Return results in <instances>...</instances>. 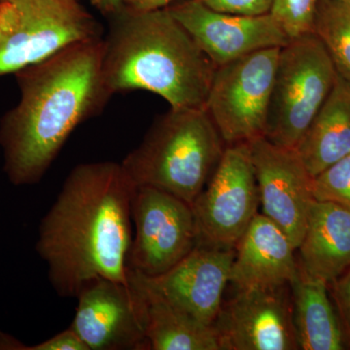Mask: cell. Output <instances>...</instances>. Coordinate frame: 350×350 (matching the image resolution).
Listing matches in <instances>:
<instances>
[{"label": "cell", "instance_id": "cell-1", "mask_svg": "<svg viewBox=\"0 0 350 350\" xmlns=\"http://www.w3.org/2000/svg\"><path fill=\"white\" fill-rule=\"evenodd\" d=\"M135 187L121 163H80L69 172L36 243L59 297L76 298L98 278L129 282Z\"/></svg>", "mask_w": 350, "mask_h": 350}, {"label": "cell", "instance_id": "cell-2", "mask_svg": "<svg viewBox=\"0 0 350 350\" xmlns=\"http://www.w3.org/2000/svg\"><path fill=\"white\" fill-rule=\"evenodd\" d=\"M103 38L83 41L15 73L20 100L0 120L3 170L15 186L38 184L73 131L111 98Z\"/></svg>", "mask_w": 350, "mask_h": 350}, {"label": "cell", "instance_id": "cell-3", "mask_svg": "<svg viewBox=\"0 0 350 350\" xmlns=\"http://www.w3.org/2000/svg\"><path fill=\"white\" fill-rule=\"evenodd\" d=\"M110 17L103 70L112 94L144 90L170 108L204 107L217 66L167 8Z\"/></svg>", "mask_w": 350, "mask_h": 350}, {"label": "cell", "instance_id": "cell-4", "mask_svg": "<svg viewBox=\"0 0 350 350\" xmlns=\"http://www.w3.org/2000/svg\"><path fill=\"white\" fill-rule=\"evenodd\" d=\"M224 144L206 107L170 108L121 163L135 186L165 191L192 206Z\"/></svg>", "mask_w": 350, "mask_h": 350}, {"label": "cell", "instance_id": "cell-5", "mask_svg": "<svg viewBox=\"0 0 350 350\" xmlns=\"http://www.w3.org/2000/svg\"><path fill=\"white\" fill-rule=\"evenodd\" d=\"M100 38V24L77 0H0V77Z\"/></svg>", "mask_w": 350, "mask_h": 350}, {"label": "cell", "instance_id": "cell-6", "mask_svg": "<svg viewBox=\"0 0 350 350\" xmlns=\"http://www.w3.org/2000/svg\"><path fill=\"white\" fill-rule=\"evenodd\" d=\"M338 72L314 33L292 39L280 49L269 101L266 137L296 148L328 98Z\"/></svg>", "mask_w": 350, "mask_h": 350}, {"label": "cell", "instance_id": "cell-7", "mask_svg": "<svg viewBox=\"0 0 350 350\" xmlns=\"http://www.w3.org/2000/svg\"><path fill=\"white\" fill-rule=\"evenodd\" d=\"M280 49L256 51L216 68L204 107L226 144L266 137Z\"/></svg>", "mask_w": 350, "mask_h": 350}, {"label": "cell", "instance_id": "cell-8", "mask_svg": "<svg viewBox=\"0 0 350 350\" xmlns=\"http://www.w3.org/2000/svg\"><path fill=\"white\" fill-rule=\"evenodd\" d=\"M260 204L250 145H228L193 202L197 244L234 250Z\"/></svg>", "mask_w": 350, "mask_h": 350}, {"label": "cell", "instance_id": "cell-9", "mask_svg": "<svg viewBox=\"0 0 350 350\" xmlns=\"http://www.w3.org/2000/svg\"><path fill=\"white\" fill-rule=\"evenodd\" d=\"M131 239L128 266L146 276L162 275L197 245L192 206L175 196L137 186L131 199Z\"/></svg>", "mask_w": 350, "mask_h": 350}, {"label": "cell", "instance_id": "cell-10", "mask_svg": "<svg viewBox=\"0 0 350 350\" xmlns=\"http://www.w3.org/2000/svg\"><path fill=\"white\" fill-rule=\"evenodd\" d=\"M76 299L70 327L90 350H150L146 296L130 273L128 282L98 278L87 283Z\"/></svg>", "mask_w": 350, "mask_h": 350}, {"label": "cell", "instance_id": "cell-11", "mask_svg": "<svg viewBox=\"0 0 350 350\" xmlns=\"http://www.w3.org/2000/svg\"><path fill=\"white\" fill-rule=\"evenodd\" d=\"M220 350H298L290 284L238 289L213 324Z\"/></svg>", "mask_w": 350, "mask_h": 350}, {"label": "cell", "instance_id": "cell-12", "mask_svg": "<svg viewBox=\"0 0 350 350\" xmlns=\"http://www.w3.org/2000/svg\"><path fill=\"white\" fill-rule=\"evenodd\" d=\"M248 145L262 214L287 234L297 250L315 200L313 177L295 148L280 146L265 137Z\"/></svg>", "mask_w": 350, "mask_h": 350}, {"label": "cell", "instance_id": "cell-13", "mask_svg": "<svg viewBox=\"0 0 350 350\" xmlns=\"http://www.w3.org/2000/svg\"><path fill=\"white\" fill-rule=\"evenodd\" d=\"M167 10L216 66L256 51L291 42L271 14L241 16L221 13L200 0H183Z\"/></svg>", "mask_w": 350, "mask_h": 350}, {"label": "cell", "instance_id": "cell-14", "mask_svg": "<svg viewBox=\"0 0 350 350\" xmlns=\"http://www.w3.org/2000/svg\"><path fill=\"white\" fill-rule=\"evenodd\" d=\"M234 250L197 244L180 262L162 275L146 276L130 269L142 287L207 325L217 317Z\"/></svg>", "mask_w": 350, "mask_h": 350}, {"label": "cell", "instance_id": "cell-15", "mask_svg": "<svg viewBox=\"0 0 350 350\" xmlns=\"http://www.w3.org/2000/svg\"><path fill=\"white\" fill-rule=\"evenodd\" d=\"M230 282L237 289L290 284L298 259L287 234L264 214H256L236 246Z\"/></svg>", "mask_w": 350, "mask_h": 350}, {"label": "cell", "instance_id": "cell-16", "mask_svg": "<svg viewBox=\"0 0 350 350\" xmlns=\"http://www.w3.org/2000/svg\"><path fill=\"white\" fill-rule=\"evenodd\" d=\"M308 275L330 283L350 267V211L314 200L298 247Z\"/></svg>", "mask_w": 350, "mask_h": 350}, {"label": "cell", "instance_id": "cell-17", "mask_svg": "<svg viewBox=\"0 0 350 350\" xmlns=\"http://www.w3.org/2000/svg\"><path fill=\"white\" fill-rule=\"evenodd\" d=\"M312 177L350 154V82L340 75L296 146Z\"/></svg>", "mask_w": 350, "mask_h": 350}, {"label": "cell", "instance_id": "cell-18", "mask_svg": "<svg viewBox=\"0 0 350 350\" xmlns=\"http://www.w3.org/2000/svg\"><path fill=\"white\" fill-rule=\"evenodd\" d=\"M290 286L295 332L300 349H347L337 310L329 297L328 282L308 275L299 262Z\"/></svg>", "mask_w": 350, "mask_h": 350}, {"label": "cell", "instance_id": "cell-19", "mask_svg": "<svg viewBox=\"0 0 350 350\" xmlns=\"http://www.w3.org/2000/svg\"><path fill=\"white\" fill-rule=\"evenodd\" d=\"M130 276L146 296V337L150 350H220L213 325L170 305Z\"/></svg>", "mask_w": 350, "mask_h": 350}, {"label": "cell", "instance_id": "cell-20", "mask_svg": "<svg viewBox=\"0 0 350 350\" xmlns=\"http://www.w3.org/2000/svg\"><path fill=\"white\" fill-rule=\"evenodd\" d=\"M313 33L330 55L338 75L350 82V5L340 0H321Z\"/></svg>", "mask_w": 350, "mask_h": 350}, {"label": "cell", "instance_id": "cell-21", "mask_svg": "<svg viewBox=\"0 0 350 350\" xmlns=\"http://www.w3.org/2000/svg\"><path fill=\"white\" fill-rule=\"evenodd\" d=\"M321 0H273L269 14L290 39L313 33Z\"/></svg>", "mask_w": 350, "mask_h": 350}, {"label": "cell", "instance_id": "cell-22", "mask_svg": "<svg viewBox=\"0 0 350 350\" xmlns=\"http://www.w3.org/2000/svg\"><path fill=\"white\" fill-rule=\"evenodd\" d=\"M315 200L331 202L350 211V154L312 178Z\"/></svg>", "mask_w": 350, "mask_h": 350}, {"label": "cell", "instance_id": "cell-23", "mask_svg": "<svg viewBox=\"0 0 350 350\" xmlns=\"http://www.w3.org/2000/svg\"><path fill=\"white\" fill-rule=\"evenodd\" d=\"M328 286L345 342L350 347V267L337 280L328 283Z\"/></svg>", "mask_w": 350, "mask_h": 350}, {"label": "cell", "instance_id": "cell-24", "mask_svg": "<svg viewBox=\"0 0 350 350\" xmlns=\"http://www.w3.org/2000/svg\"><path fill=\"white\" fill-rule=\"evenodd\" d=\"M217 12L241 16H262L271 11L273 0H200Z\"/></svg>", "mask_w": 350, "mask_h": 350}, {"label": "cell", "instance_id": "cell-25", "mask_svg": "<svg viewBox=\"0 0 350 350\" xmlns=\"http://www.w3.org/2000/svg\"><path fill=\"white\" fill-rule=\"evenodd\" d=\"M29 350H90L84 340L70 326L66 330L59 332L52 338L29 345Z\"/></svg>", "mask_w": 350, "mask_h": 350}, {"label": "cell", "instance_id": "cell-26", "mask_svg": "<svg viewBox=\"0 0 350 350\" xmlns=\"http://www.w3.org/2000/svg\"><path fill=\"white\" fill-rule=\"evenodd\" d=\"M177 0H124V7L135 12H151L174 4Z\"/></svg>", "mask_w": 350, "mask_h": 350}, {"label": "cell", "instance_id": "cell-27", "mask_svg": "<svg viewBox=\"0 0 350 350\" xmlns=\"http://www.w3.org/2000/svg\"><path fill=\"white\" fill-rule=\"evenodd\" d=\"M29 345L21 342L10 334L0 331V350H29Z\"/></svg>", "mask_w": 350, "mask_h": 350}, {"label": "cell", "instance_id": "cell-28", "mask_svg": "<svg viewBox=\"0 0 350 350\" xmlns=\"http://www.w3.org/2000/svg\"><path fill=\"white\" fill-rule=\"evenodd\" d=\"M98 10L105 15L111 16L124 7V0H91Z\"/></svg>", "mask_w": 350, "mask_h": 350}, {"label": "cell", "instance_id": "cell-29", "mask_svg": "<svg viewBox=\"0 0 350 350\" xmlns=\"http://www.w3.org/2000/svg\"><path fill=\"white\" fill-rule=\"evenodd\" d=\"M340 1L345 2V3L349 4L350 5V0H340Z\"/></svg>", "mask_w": 350, "mask_h": 350}]
</instances>
